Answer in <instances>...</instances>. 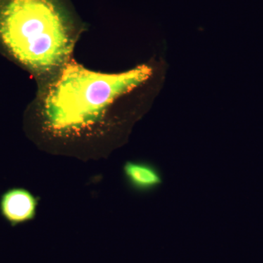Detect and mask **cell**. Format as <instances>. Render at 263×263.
Here are the masks:
<instances>
[{
    "label": "cell",
    "instance_id": "obj_1",
    "mask_svg": "<svg viewBox=\"0 0 263 263\" xmlns=\"http://www.w3.org/2000/svg\"><path fill=\"white\" fill-rule=\"evenodd\" d=\"M57 74L45 93L41 110L46 127L65 135L100 122L116 99L148 80L152 70L141 65L121 73H100L68 61Z\"/></svg>",
    "mask_w": 263,
    "mask_h": 263
},
{
    "label": "cell",
    "instance_id": "obj_2",
    "mask_svg": "<svg viewBox=\"0 0 263 263\" xmlns=\"http://www.w3.org/2000/svg\"><path fill=\"white\" fill-rule=\"evenodd\" d=\"M0 43L19 63L46 75L69 61L73 32L57 0H0Z\"/></svg>",
    "mask_w": 263,
    "mask_h": 263
},
{
    "label": "cell",
    "instance_id": "obj_3",
    "mask_svg": "<svg viewBox=\"0 0 263 263\" xmlns=\"http://www.w3.org/2000/svg\"><path fill=\"white\" fill-rule=\"evenodd\" d=\"M36 202L30 193L23 190H13L5 194L2 201L3 214L12 222H22L32 219Z\"/></svg>",
    "mask_w": 263,
    "mask_h": 263
},
{
    "label": "cell",
    "instance_id": "obj_4",
    "mask_svg": "<svg viewBox=\"0 0 263 263\" xmlns=\"http://www.w3.org/2000/svg\"><path fill=\"white\" fill-rule=\"evenodd\" d=\"M125 173L129 181L140 188L154 187L161 181L157 171L146 164L128 163L125 166Z\"/></svg>",
    "mask_w": 263,
    "mask_h": 263
}]
</instances>
